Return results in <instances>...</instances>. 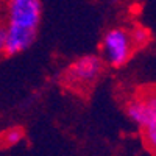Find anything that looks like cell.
I'll use <instances>...</instances> for the list:
<instances>
[{
    "mask_svg": "<svg viewBox=\"0 0 156 156\" xmlns=\"http://www.w3.org/2000/svg\"><path fill=\"white\" fill-rule=\"evenodd\" d=\"M126 115L134 125L144 129L147 147L156 154V92H147L126 103Z\"/></svg>",
    "mask_w": 156,
    "mask_h": 156,
    "instance_id": "1",
    "label": "cell"
},
{
    "mask_svg": "<svg viewBox=\"0 0 156 156\" xmlns=\"http://www.w3.org/2000/svg\"><path fill=\"white\" fill-rule=\"evenodd\" d=\"M136 45L126 28H111L101 37V59L112 67H122L129 61Z\"/></svg>",
    "mask_w": 156,
    "mask_h": 156,
    "instance_id": "2",
    "label": "cell"
},
{
    "mask_svg": "<svg viewBox=\"0 0 156 156\" xmlns=\"http://www.w3.org/2000/svg\"><path fill=\"white\" fill-rule=\"evenodd\" d=\"M5 25L36 31L42 17V0H3Z\"/></svg>",
    "mask_w": 156,
    "mask_h": 156,
    "instance_id": "3",
    "label": "cell"
},
{
    "mask_svg": "<svg viewBox=\"0 0 156 156\" xmlns=\"http://www.w3.org/2000/svg\"><path fill=\"white\" fill-rule=\"evenodd\" d=\"M103 69V59L95 55H84L75 59L67 69V81L75 86L92 84L100 76Z\"/></svg>",
    "mask_w": 156,
    "mask_h": 156,
    "instance_id": "4",
    "label": "cell"
},
{
    "mask_svg": "<svg viewBox=\"0 0 156 156\" xmlns=\"http://www.w3.org/2000/svg\"><path fill=\"white\" fill-rule=\"evenodd\" d=\"M36 39V31L25 30L19 27H8L6 25V44L3 55L16 56L22 51L28 50Z\"/></svg>",
    "mask_w": 156,
    "mask_h": 156,
    "instance_id": "5",
    "label": "cell"
},
{
    "mask_svg": "<svg viewBox=\"0 0 156 156\" xmlns=\"http://www.w3.org/2000/svg\"><path fill=\"white\" fill-rule=\"evenodd\" d=\"M2 140L5 145H17L23 140V131L20 128H9L2 136Z\"/></svg>",
    "mask_w": 156,
    "mask_h": 156,
    "instance_id": "6",
    "label": "cell"
},
{
    "mask_svg": "<svg viewBox=\"0 0 156 156\" xmlns=\"http://www.w3.org/2000/svg\"><path fill=\"white\" fill-rule=\"evenodd\" d=\"M129 33H131V39H133V42H134L136 47H142V45L147 44V41H148V33H147V30L136 27V28H133Z\"/></svg>",
    "mask_w": 156,
    "mask_h": 156,
    "instance_id": "7",
    "label": "cell"
},
{
    "mask_svg": "<svg viewBox=\"0 0 156 156\" xmlns=\"http://www.w3.org/2000/svg\"><path fill=\"white\" fill-rule=\"evenodd\" d=\"M5 44H6V25L0 22V53L5 51Z\"/></svg>",
    "mask_w": 156,
    "mask_h": 156,
    "instance_id": "8",
    "label": "cell"
}]
</instances>
